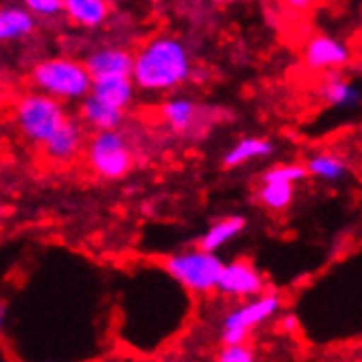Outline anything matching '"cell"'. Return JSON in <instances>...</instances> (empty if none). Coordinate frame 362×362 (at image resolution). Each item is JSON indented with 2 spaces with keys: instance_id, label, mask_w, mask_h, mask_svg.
<instances>
[{
  "instance_id": "cell-5",
  "label": "cell",
  "mask_w": 362,
  "mask_h": 362,
  "mask_svg": "<svg viewBox=\"0 0 362 362\" xmlns=\"http://www.w3.org/2000/svg\"><path fill=\"white\" fill-rule=\"evenodd\" d=\"M86 163L90 172L103 180H121L132 172L134 154L127 136L119 130L95 132L86 143Z\"/></svg>"
},
{
  "instance_id": "cell-3",
  "label": "cell",
  "mask_w": 362,
  "mask_h": 362,
  "mask_svg": "<svg viewBox=\"0 0 362 362\" xmlns=\"http://www.w3.org/2000/svg\"><path fill=\"white\" fill-rule=\"evenodd\" d=\"M13 127L27 143L42 147L69 119L64 103L37 88L23 93L11 105Z\"/></svg>"
},
{
  "instance_id": "cell-26",
  "label": "cell",
  "mask_w": 362,
  "mask_h": 362,
  "mask_svg": "<svg viewBox=\"0 0 362 362\" xmlns=\"http://www.w3.org/2000/svg\"><path fill=\"white\" fill-rule=\"evenodd\" d=\"M279 327H281V332H286V334H292L296 327H299V321H296V316L288 314V316H284V318H281Z\"/></svg>"
},
{
  "instance_id": "cell-23",
  "label": "cell",
  "mask_w": 362,
  "mask_h": 362,
  "mask_svg": "<svg viewBox=\"0 0 362 362\" xmlns=\"http://www.w3.org/2000/svg\"><path fill=\"white\" fill-rule=\"evenodd\" d=\"M220 362H252L255 354L248 347V343H238V345H224L222 351L218 354Z\"/></svg>"
},
{
  "instance_id": "cell-2",
  "label": "cell",
  "mask_w": 362,
  "mask_h": 362,
  "mask_svg": "<svg viewBox=\"0 0 362 362\" xmlns=\"http://www.w3.org/2000/svg\"><path fill=\"white\" fill-rule=\"evenodd\" d=\"M29 77L33 88L59 99L62 103H75L86 99L93 93L95 81L86 62H79L66 55L40 59L31 69Z\"/></svg>"
},
{
  "instance_id": "cell-24",
  "label": "cell",
  "mask_w": 362,
  "mask_h": 362,
  "mask_svg": "<svg viewBox=\"0 0 362 362\" xmlns=\"http://www.w3.org/2000/svg\"><path fill=\"white\" fill-rule=\"evenodd\" d=\"M250 332L244 329H222V345H238V343H248Z\"/></svg>"
},
{
  "instance_id": "cell-13",
  "label": "cell",
  "mask_w": 362,
  "mask_h": 362,
  "mask_svg": "<svg viewBox=\"0 0 362 362\" xmlns=\"http://www.w3.org/2000/svg\"><path fill=\"white\" fill-rule=\"evenodd\" d=\"M136 90L139 88L132 75H112V77H95L90 95L115 105L119 110H127L136 97Z\"/></svg>"
},
{
  "instance_id": "cell-21",
  "label": "cell",
  "mask_w": 362,
  "mask_h": 362,
  "mask_svg": "<svg viewBox=\"0 0 362 362\" xmlns=\"http://www.w3.org/2000/svg\"><path fill=\"white\" fill-rule=\"evenodd\" d=\"M310 176L308 165L303 163H279L268 167L262 174L264 182H290V185H299Z\"/></svg>"
},
{
  "instance_id": "cell-12",
  "label": "cell",
  "mask_w": 362,
  "mask_h": 362,
  "mask_svg": "<svg viewBox=\"0 0 362 362\" xmlns=\"http://www.w3.org/2000/svg\"><path fill=\"white\" fill-rule=\"evenodd\" d=\"M125 119V110H119L115 105L101 101L95 95H88L86 99L79 101V121L90 127L93 132H103V130H117L121 127Z\"/></svg>"
},
{
  "instance_id": "cell-11",
  "label": "cell",
  "mask_w": 362,
  "mask_h": 362,
  "mask_svg": "<svg viewBox=\"0 0 362 362\" xmlns=\"http://www.w3.org/2000/svg\"><path fill=\"white\" fill-rule=\"evenodd\" d=\"M318 95L336 110H356L362 103V93L358 86L340 73H325L323 81L318 83Z\"/></svg>"
},
{
  "instance_id": "cell-16",
  "label": "cell",
  "mask_w": 362,
  "mask_h": 362,
  "mask_svg": "<svg viewBox=\"0 0 362 362\" xmlns=\"http://www.w3.org/2000/svg\"><path fill=\"white\" fill-rule=\"evenodd\" d=\"M274 145L264 136H244L222 156V165L226 169H238L252 160H262L272 156Z\"/></svg>"
},
{
  "instance_id": "cell-18",
  "label": "cell",
  "mask_w": 362,
  "mask_h": 362,
  "mask_svg": "<svg viewBox=\"0 0 362 362\" xmlns=\"http://www.w3.org/2000/svg\"><path fill=\"white\" fill-rule=\"evenodd\" d=\"M246 228V218L244 216H226L213 222L204 235L198 240V246L211 252H218L224 248L228 242H233L238 235H242V230Z\"/></svg>"
},
{
  "instance_id": "cell-28",
  "label": "cell",
  "mask_w": 362,
  "mask_h": 362,
  "mask_svg": "<svg viewBox=\"0 0 362 362\" xmlns=\"http://www.w3.org/2000/svg\"><path fill=\"white\" fill-rule=\"evenodd\" d=\"M360 25H362V7H360Z\"/></svg>"
},
{
  "instance_id": "cell-4",
  "label": "cell",
  "mask_w": 362,
  "mask_h": 362,
  "mask_svg": "<svg viewBox=\"0 0 362 362\" xmlns=\"http://www.w3.org/2000/svg\"><path fill=\"white\" fill-rule=\"evenodd\" d=\"M165 272L172 279L182 286L185 290L194 294H211L218 292V284L224 270V262L216 252L194 248V250H182L176 255H169L163 262Z\"/></svg>"
},
{
  "instance_id": "cell-8",
  "label": "cell",
  "mask_w": 362,
  "mask_h": 362,
  "mask_svg": "<svg viewBox=\"0 0 362 362\" xmlns=\"http://www.w3.org/2000/svg\"><path fill=\"white\" fill-rule=\"evenodd\" d=\"M284 299L276 292H264L259 296L246 299L242 305L233 308L222 321V329H244L252 332L255 327L264 325L270 318L279 314Z\"/></svg>"
},
{
  "instance_id": "cell-10",
  "label": "cell",
  "mask_w": 362,
  "mask_h": 362,
  "mask_svg": "<svg viewBox=\"0 0 362 362\" xmlns=\"http://www.w3.org/2000/svg\"><path fill=\"white\" fill-rule=\"evenodd\" d=\"M86 66L93 77H112V75H132L134 53L123 47H101L95 49L86 59Z\"/></svg>"
},
{
  "instance_id": "cell-25",
  "label": "cell",
  "mask_w": 362,
  "mask_h": 362,
  "mask_svg": "<svg viewBox=\"0 0 362 362\" xmlns=\"http://www.w3.org/2000/svg\"><path fill=\"white\" fill-rule=\"evenodd\" d=\"M286 7H290L292 11H308L312 5H314V0H284Z\"/></svg>"
},
{
  "instance_id": "cell-15",
  "label": "cell",
  "mask_w": 362,
  "mask_h": 362,
  "mask_svg": "<svg viewBox=\"0 0 362 362\" xmlns=\"http://www.w3.org/2000/svg\"><path fill=\"white\" fill-rule=\"evenodd\" d=\"M198 103L189 97H169L160 105L163 123L176 134H187L198 121Z\"/></svg>"
},
{
  "instance_id": "cell-20",
  "label": "cell",
  "mask_w": 362,
  "mask_h": 362,
  "mask_svg": "<svg viewBox=\"0 0 362 362\" xmlns=\"http://www.w3.org/2000/svg\"><path fill=\"white\" fill-rule=\"evenodd\" d=\"M294 185L290 182H264L257 191V202L270 211V213H281L292 206L294 202Z\"/></svg>"
},
{
  "instance_id": "cell-6",
  "label": "cell",
  "mask_w": 362,
  "mask_h": 362,
  "mask_svg": "<svg viewBox=\"0 0 362 362\" xmlns=\"http://www.w3.org/2000/svg\"><path fill=\"white\" fill-rule=\"evenodd\" d=\"M354 59V51L343 40L334 35L316 33L303 45V62L316 73H340Z\"/></svg>"
},
{
  "instance_id": "cell-27",
  "label": "cell",
  "mask_w": 362,
  "mask_h": 362,
  "mask_svg": "<svg viewBox=\"0 0 362 362\" xmlns=\"http://www.w3.org/2000/svg\"><path fill=\"white\" fill-rule=\"evenodd\" d=\"M358 59H360V64H362V42H360V47H358Z\"/></svg>"
},
{
  "instance_id": "cell-22",
  "label": "cell",
  "mask_w": 362,
  "mask_h": 362,
  "mask_svg": "<svg viewBox=\"0 0 362 362\" xmlns=\"http://www.w3.org/2000/svg\"><path fill=\"white\" fill-rule=\"evenodd\" d=\"M37 18H55L64 13V0H23Z\"/></svg>"
},
{
  "instance_id": "cell-14",
  "label": "cell",
  "mask_w": 362,
  "mask_h": 362,
  "mask_svg": "<svg viewBox=\"0 0 362 362\" xmlns=\"http://www.w3.org/2000/svg\"><path fill=\"white\" fill-rule=\"evenodd\" d=\"M35 31V13L27 5H7L0 11V40L20 42Z\"/></svg>"
},
{
  "instance_id": "cell-19",
  "label": "cell",
  "mask_w": 362,
  "mask_h": 362,
  "mask_svg": "<svg viewBox=\"0 0 362 362\" xmlns=\"http://www.w3.org/2000/svg\"><path fill=\"white\" fill-rule=\"evenodd\" d=\"M305 165L310 176L323 182H338L347 176V163L334 152H314Z\"/></svg>"
},
{
  "instance_id": "cell-17",
  "label": "cell",
  "mask_w": 362,
  "mask_h": 362,
  "mask_svg": "<svg viewBox=\"0 0 362 362\" xmlns=\"http://www.w3.org/2000/svg\"><path fill=\"white\" fill-rule=\"evenodd\" d=\"M64 13L73 25L97 29L108 20V0H64Z\"/></svg>"
},
{
  "instance_id": "cell-1",
  "label": "cell",
  "mask_w": 362,
  "mask_h": 362,
  "mask_svg": "<svg viewBox=\"0 0 362 362\" xmlns=\"http://www.w3.org/2000/svg\"><path fill=\"white\" fill-rule=\"evenodd\" d=\"M194 75L185 42L174 35H156L134 53L132 79L143 93H172Z\"/></svg>"
},
{
  "instance_id": "cell-9",
  "label": "cell",
  "mask_w": 362,
  "mask_h": 362,
  "mask_svg": "<svg viewBox=\"0 0 362 362\" xmlns=\"http://www.w3.org/2000/svg\"><path fill=\"white\" fill-rule=\"evenodd\" d=\"M40 150L45 154V158L53 165L75 163L81 150H86V136H83L81 123H77L75 119H66Z\"/></svg>"
},
{
  "instance_id": "cell-7",
  "label": "cell",
  "mask_w": 362,
  "mask_h": 362,
  "mask_svg": "<svg viewBox=\"0 0 362 362\" xmlns=\"http://www.w3.org/2000/svg\"><path fill=\"white\" fill-rule=\"evenodd\" d=\"M218 292L228 299H252L266 292V279L259 268L250 264L248 259H233L224 264Z\"/></svg>"
}]
</instances>
